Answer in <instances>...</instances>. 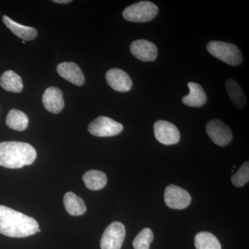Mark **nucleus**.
<instances>
[{
    "label": "nucleus",
    "mask_w": 249,
    "mask_h": 249,
    "mask_svg": "<svg viewBox=\"0 0 249 249\" xmlns=\"http://www.w3.org/2000/svg\"><path fill=\"white\" fill-rule=\"evenodd\" d=\"M38 229V223L34 218L0 205V233L21 238L34 235Z\"/></svg>",
    "instance_id": "f257e3e1"
},
{
    "label": "nucleus",
    "mask_w": 249,
    "mask_h": 249,
    "mask_svg": "<svg viewBox=\"0 0 249 249\" xmlns=\"http://www.w3.org/2000/svg\"><path fill=\"white\" fill-rule=\"evenodd\" d=\"M36 157L35 148L27 142H0V165L4 168L19 169L32 164Z\"/></svg>",
    "instance_id": "f03ea898"
},
{
    "label": "nucleus",
    "mask_w": 249,
    "mask_h": 249,
    "mask_svg": "<svg viewBox=\"0 0 249 249\" xmlns=\"http://www.w3.org/2000/svg\"><path fill=\"white\" fill-rule=\"evenodd\" d=\"M208 52L216 58L232 66L240 65L242 55L238 47L233 44L221 41H211L206 46Z\"/></svg>",
    "instance_id": "7ed1b4c3"
},
{
    "label": "nucleus",
    "mask_w": 249,
    "mask_h": 249,
    "mask_svg": "<svg viewBox=\"0 0 249 249\" xmlns=\"http://www.w3.org/2000/svg\"><path fill=\"white\" fill-rule=\"evenodd\" d=\"M157 5L149 1H142L126 8L123 16L127 21L132 22H145L152 20L158 14Z\"/></svg>",
    "instance_id": "20e7f679"
},
{
    "label": "nucleus",
    "mask_w": 249,
    "mask_h": 249,
    "mask_svg": "<svg viewBox=\"0 0 249 249\" xmlns=\"http://www.w3.org/2000/svg\"><path fill=\"white\" fill-rule=\"evenodd\" d=\"M123 129L122 124L107 116L96 118L88 126L89 133L98 137H114L120 134Z\"/></svg>",
    "instance_id": "39448f33"
},
{
    "label": "nucleus",
    "mask_w": 249,
    "mask_h": 249,
    "mask_svg": "<svg viewBox=\"0 0 249 249\" xmlns=\"http://www.w3.org/2000/svg\"><path fill=\"white\" fill-rule=\"evenodd\" d=\"M125 237V228L122 223L114 222L108 226L101 240V249H121Z\"/></svg>",
    "instance_id": "423d86ee"
},
{
    "label": "nucleus",
    "mask_w": 249,
    "mask_h": 249,
    "mask_svg": "<svg viewBox=\"0 0 249 249\" xmlns=\"http://www.w3.org/2000/svg\"><path fill=\"white\" fill-rule=\"evenodd\" d=\"M191 196L188 192L176 185H170L165 190L164 201L172 209H186L191 203Z\"/></svg>",
    "instance_id": "0eeeda50"
},
{
    "label": "nucleus",
    "mask_w": 249,
    "mask_h": 249,
    "mask_svg": "<svg viewBox=\"0 0 249 249\" xmlns=\"http://www.w3.org/2000/svg\"><path fill=\"white\" fill-rule=\"evenodd\" d=\"M154 133L157 140L163 145H175L181 138L178 127L166 121H157L154 124Z\"/></svg>",
    "instance_id": "6e6552de"
},
{
    "label": "nucleus",
    "mask_w": 249,
    "mask_h": 249,
    "mask_svg": "<svg viewBox=\"0 0 249 249\" xmlns=\"http://www.w3.org/2000/svg\"><path fill=\"white\" fill-rule=\"evenodd\" d=\"M206 132L210 138L219 146H226L231 142L232 133L231 129L222 121L213 119L206 124Z\"/></svg>",
    "instance_id": "1a4fd4ad"
},
{
    "label": "nucleus",
    "mask_w": 249,
    "mask_h": 249,
    "mask_svg": "<svg viewBox=\"0 0 249 249\" xmlns=\"http://www.w3.org/2000/svg\"><path fill=\"white\" fill-rule=\"evenodd\" d=\"M106 78L108 85L116 91L127 92L132 89V79L120 69H111L106 73Z\"/></svg>",
    "instance_id": "9d476101"
},
{
    "label": "nucleus",
    "mask_w": 249,
    "mask_h": 249,
    "mask_svg": "<svg viewBox=\"0 0 249 249\" xmlns=\"http://www.w3.org/2000/svg\"><path fill=\"white\" fill-rule=\"evenodd\" d=\"M130 51L136 58L142 62L154 61L158 53L157 46L145 40L134 41L131 44Z\"/></svg>",
    "instance_id": "9b49d317"
},
{
    "label": "nucleus",
    "mask_w": 249,
    "mask_h": 249,
    "mask_svg": "<svg viewBox=\"0 0 249 249\" xmlns=\"http://www.w3.org/2000/svg\"><path fill=\"white\" fill-rule=\"evenodd\" d=\"M42 103L47 111L59 114L65 106L62 91L55 87L47 88L42 96Z\"/></svg>",
    "instance_id": "f8f14e48"
},
{
    "label": "nucleus",
    "mask_w": 249,
    "mask_h": 249,
    "mask_svg": "<svg viewBox=\"0 0 249 249\" xmlns=\"http://www.w3.org/2000/svg\"><path fill=\"white\" fill-rule=\"evenodd\" d=\"M57 72L64 79L77 86H82L85 83L83 72L74 62H65L59 64L57 66Z\"/></svg>",
    "instance_id": "ddd939ff"
},
{
    "label": "nucleus",
    "mask_w": 249,
    "mask_h": 249,
    "mask_svg": "<svg viewBox=\"0 0 249 249\" xmlns=\"http://www.w3.org/2000/svg\"><path fill=\"white\" fill-rule=\"evenodd\" d=\"M190 93L182 98L183 104L191 107H199L204 106L207 101V96L200 85L194 82L188 83Z\"/></svg>",
    "instance_id": "4468645a"
},
{
    "label": "nucleus",
    "mask_w": 249,
    "mask_h": 249,
    "mask_svg": "<svg viewBox=\"0 0 249 249\" xmlns=\"http://www.w3.org/2000/svg\"><path fill=\"white\" fill-rule=\"evenodd\" d=\"M2 20L6 27L24 41L34 40L37 37V31L35 28L18 24L6 16H3Z\"/></svg>",
    "instance_id": "2eb2a0df"
},
{
    "label": "nucleus",
    "mask_w": 249,
    "mask_h": 249,
    "mask_svg": "<svg viewBox=\"0 0 249 249\" xmlns=\"http://www.w3.org/2000/svg\"><path fill=\"white\" fill-rule=\"evenodd\" d=\"M63 202L67 212L72 216L83 215L86 213L84 201L72 192H68L65 195Z\"/></svg>",
    "instance_id": "dca6fc26"
},
{
    "label": "nucleus",
    "mask_w": 249,
    "mask_h": 249,
    "mask_svg": "<svg viewBox=\"0 0 249 249\" xmlns=\"http://www.w3.org/2000/svg\"><path fill=\"white\" fill-rule=\"evenodd\" d=\"M85 186L91 191H99L106 186L107 175L100 170H91L87 172L83 177Z\"/></svg>",
    "instance_id": "f3484780"
},
{
    "label": "nucleus",
    "mask_w": 249,
    "mask_h": 249,
    "mask_svg": "<svg viewBox=\"0 0 249 249\" xmlns=\"http://www.w3.org/2000/svg\"><path fill=\"white\" fill-rule=\"evenodd\" d=\"M226 89L234 106L237 109H243L247 100L240 85L235 80L229 79L226 82Z\"/></svg>",
    "instance_id": "a211bd4d"
},
{
    "label": "nucleus",
    "mask_w": 249,
    "mask_h": 249,
    "mask_svg": "<svg viewBox=\"0 0 249 249\" xmlns=\"http://www.w3.org/2000/svg\"><path fill=\"white\" fill-rule=\"evenodd\" d=\"M0 85L3 89L14 93H20L24 87L22 78L11 70L5 71L1 75Z\"/></svg>",
    "instance_id": "6ab92c4d"
},
{
    "label": "nucleus",
    "mask_w": 249,
    "mask_h": 249,
    "mask_svg": "<svg viewBox=\"0 0 249 249\" xmlns=\"http://www.w3.org/2000/svg\"><path fill=\"white\" fill-rule=\"evenodd\" d=\"M6 124L8 127L14 130L24 131L29 124V118L23 111L13 109L8 113Z\"/></svg>",
    "instance_id": "aec40b11"
},
{
    "label": "nucleus",
    "mask_w": 249,
    "mask_h": 249,
    "mask_svg": "<svg viewBox=\"0 0 249 249\" xmlns=\"http://www.w3.org/2000/svg\"><path fill=\"white\" fill-rule=\"evenodd\" d=\"M196 249H222L217 237L209 232H200L195 237Z\"/></svg>",
    "instance_id": "412c9836"
},
{
    "label": "nucleus",
    "mask_w": 249,
    "mask_h": 249,
    "mask_svg": "<svg viewBox=\"0 0 249 249\" xmlns=\"http://www.w3.org/2000/svg\"><path fill=\"white\" fill-rule=\"evenodd\" d=\"M154 235L152 231L148 228L142 229L137 237L134 238L133 247L134 249H150V244L153 241Z\"/></svg>",
    "instance_id": "4be33fe9"
},
{
    "label": "nucleus",
    "mask_w": 249,
    "mask_h": 249,
    "mask_svg": "<svg viewBox=\"0 0 249 249\" xmlns=\"http://www.w3.org/2000/svg\"><path fill=\"white\" fill-rule=\"evenodd\" d=\"M232 183L236 187H243L249 181V163L245 162L237 173L232 175Z\"/></svg>",
    "instance_id": "5701e85b"
},
{
    "label": "nucleus",
    "mask_w": 249,
    "mask_h": 249,
    "mask_svg": "<svg viewBox=\"0 0 249 249\" xmlns=\"http://www.w3.org/2000/svg\"><path fill=\"white\" fill-rule=\"evenodd\" d=\"M53 2L58 3V4H68L71 2V0H54Z\"/></svg>",
    "instance_id": "b1692460"
},
{
    "label": "nucleus",
    "mask_w": 249,
    "mask_h": 249,
    "mask_svg": "<svg viewBox=\"0 0 249 249\" xmlns=\"http://www.w3.org/2000/svg\"><path fill=\"white\" fill-rule=\"evenodd\" d=\"M25 43H26L25 41L23 40V41H22V44H23V45H24V44H25Z\"/></svg>",
    "instance_id": "393cba45"
},
{
    "label": "nucleus",
    "mask_w": 249,
    "mask_h": 249,
    "mask_svg": "<svg viewBox=\"0 0 249 249\" xmlns=\"http://www.w3.org/2000/svg\"><path fill=\"white\" fill-rule=\"evenodd\" d=\"M40 231H41L40 230V229H38V230H37V232H40Z\"/></svg>",
    "instance_id": "a878e982"
}]
</instances>
